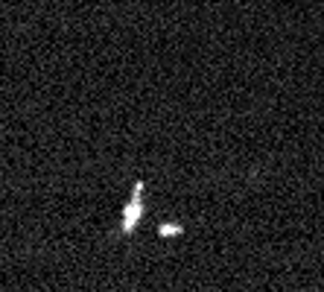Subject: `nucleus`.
Returning a JSON list of instances; mask_svg holds the SVG:
<instances>
[{
	"mask_svg": "<svg viewBox=\"0 0 324 292\" xmlns=\"http://www.w3.org/2000/svg\"><path fill=\"white\" fill-rule=\"evenodd\" d=\"M158 234L169 240V237H181V234H184V228H181V225H175V222H166V225L158 228Z\"/></svg>",
	"mask_w": 324,
	"mask_h": 292,
	"instance_id": "2",
	"label": "nucleus"
},
{
	"mask_svg": "<svg viewBox=\"0 0 324 292\" xmlns=\"http://www.w3.org/2000/svg\"><path fill=\"white\" fill-rule=\"evenodd\" d=\"M140 193H143V184L137 181L134 184V190H131V199H129V205L123 208V234H131L134 228H137V222L143 219V199H140Z\"/></svg>",
	"mask_w": 324,
	"mask_h": 292,
	"instance_id": "1",
	"label": "nucleus"
}]
</instances>
